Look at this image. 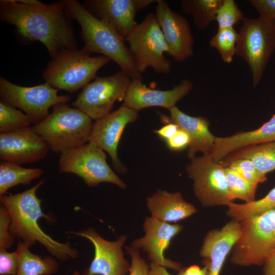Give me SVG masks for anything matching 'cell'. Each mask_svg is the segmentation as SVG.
Wrapping results in <instances>:
<instances>
[{"instance_id":"f546056e","label":"cell","mask_w":275,"mask_h":275,"mask_svg":"<svg viewBox=\"0 0 275 275\" xmlns=\"http://www.w3.org/2000/svg\"><path fill=\"white\" fill-rule=\"evenodd\" d=\"M238 35L234 28L218 29L209 41L210 46L217 50L226 63H231L236 54Z\"/></svg>"},{"instance_id":"cb8c5ba5","label":"cell","mask_w":275,"mask_h":275,"mask_svg":"<svg viewBox=\"0 0 275 275\" xmlns=\"http://www.w3.org/2000/svg\"><path fill=\"white\" fill-rule=\"evenodd\" d=\"M246 159L252 161L262 174L275 170V141L251 146L234 151L219 161L225 167L237 159Z\"/></svg>"},{"instance_id":"2e32d148","label":"cell","mask_w":275,"mask_h":275,"mask_svg":"<svg viewBox=\"0 0 275 275\" xmlns=\"http://www.w3.org/2000/svg\"><path fill=\"white\" fill-rule=\"evenodd\" d=\"M50 150L32 126L0 133V159L18 164L40 161Z\"/></svg>"},{"instance_id":"d6a6232c","label":"cell","mask_w":275,"mask_h":275,"mask_svg":"<svg viewBox=\"0 0 275 275\" xmlns=\"http://www.w3.org/2000/svg\"><path fill=\"white\" fill-rule=\"evenodd\" d=\"M224 167L231 168L246 180L257 185L267 179L266 176L260 173L254 163L248 159H237L229 162Z\"/></svg>"},{"instance_id":"6da1fadb","label":"cell","mask_w":275,"mask_h":275,"mask_svg":"<svg viewBox=\"0 0 275 275\" xmlns=\"http://www.w3.org/2000/svg\"><path fill=\"white\" fill-rule=\"evenodd\" d=\"M0 19L14 25L23 42L43 44L51 59L77 49L65 1L45 4L37 0H1Z\"/></svg>"},{"instance_id":"d6986e66","label":"cell","mask_w":275,"mask_h":275,"mask_svg":"<svg viewBox=\"0 0 275 275\" xmlns=\"http://www.w3.org/2000/svg\"><path fill=\"white\" fill-rule=\"evenodd\" d=\"M142 80H131L124 100L125 105L138 111L152 106L170 109L193 88L192 82L188 79L182 80L170 90L152 89L144 84Z\"/></svg>"},{"instance_id":"7402d4cb","label":"cell","mask_w":275,"mask_h":275,"mask_svg":"<svg viewBox=\"0 0 275 275\" xmlns=\"http://www.w3.org/2000/svg\"><path fill=\"white\" fill-rule=\"evenodd\" d=\"M275 141V114L260 127L228 137H215L210 155L219 162L229 154L242 148Z\"/></svg>"},{"instance_id":"4316f807","label":"cell","mask_w":275,"mask_h":275,"mask_svg":"<svg viewBox=\"0 0 275 275\" xmlns=\"http://www.w3.org/2000/svg\"><path fill=\"white\" fill-rule=\"evenodd\" d=\"M223 0H182V11L192 16L196 27L203 30L215 20L216 13Z\"/></svg>"},{"instance_id":"ba28073f","label":"cell","mask_w":275,"mask_h":275,"mask_svg":"<svg viewBox=\"0 0 275 275\" xmlns=\"http://www.w3.org/2000/svg\"><path fill=\"white\" fill-rule=\"evenodd\" d=\"M139 72L142 74L152 68L156 72L168 74L172 63L164 53L168 48L155 14L149 13L125 39Z\"/></svg>"},{"instance_id":"836d02e7","label":"cell","mask_w":275,"mask_h":275,"mask_svg":"<svg viewBox=\"0 0 275 275\" xmlns=\"http://www.w3.org/2000/svg\"><path fill=\"white\" fill-rule=\"evenodd\" d=\"M11 219L6 208L1 203L0 206V250H7L14 242L10 227Z\"/></svg>"},{"instance_id":"7bdbcfd3","label":"cell","mask_w":275,"mask_h":275,"mask_svg":"<svg viewBox=\"0 0 275 275\" xmlns=\"http://www.w3.org/2000/svg\"><path fill=\"white\" fill-rule=\"evenodd\" d=\"M274 253H275V250L272 253V254L270 255H271L272 254H273Z\"/></svg>"},{"instance_id":"8d00e7d4","label":"cell","mask_w":275,"mask_h":275,"mask_svg":"<svg viewBox=\"0 0 275 275\" xmlns=\"http://www.w3.org/2000/svg\"><path fill=\"white\" fill-rule=\"evenodd\" d=\"M148 275H171L169 273L166 268L151 263L149 265ZM178 275H207L206 266L201 268L197 265H193L187 268H182Z\"/></svg>"},{"instance_id":"603a6c76","label":"cell","mask_w":275,"mask_h":275,"mask_svg":"<svg viewBox=\"0 0 275 275\" xmlns=\"http://www.w3.org/2000/svg\"><path fill=\"white\" fill-rule=\"evenodd\" d=\"M151 216L166 223H176L197 211L196 207L184 200L179 192L169 193L158 189L147 199Z\"/></svg>"},{"instance_id":"44dd1931","label":"cell","mask_w":275,"mask_h":275,"mask_svg":"<svg viewBox=\"0 0 275 275\" xmlns=\"http://www.w3.org/2000/svg\"><path fill=\"white\" fill-rule=\"evenodd\" d=\"M169 110V117L160 114L161 121L165 123H174L188 134L190 138L187 151L188 158L190 159L193 158L198 152H201L203 154H210L214 145L215 136L209 130V123L207 119L187 115L176 106Z\"/></svg>"},{"instance_id":"30bf717a","label":"cell","mask_w":275,"mask_h":275,"mask_svg":"<svg viewBox=\"0 0 275 275\" xmlns=\"http://www.w3.org/2000/svg\"><path fill=\"white\" fill-rule=\"evenodd\" d=\"M59 90L45 82L33 87H23L0 77L1 101L22 110L36 125L49 115L51 107L59 103H66L68 95H59Z\"/></svg>"},{"instance_id":"4dcf8cb0","label":"cell","mask_w":275,"mask_h":275,"mask_svg":"<svg viewBox=\"0 0 275 275\" xmlns=\"http://www.w3.org/2000/svg\"><path fill=\"white\" fill-rule=\"evenodd\" d=\"M29 117L16 107L0 101V132L32 126Z\"/></svg>"},{"instance_id":"f1b7e54d","label":"cell","mask_w":275,"mask_h":275,"mask_svg":"<svg viewBox=\"0 0 275 275\" xmlns=\"http://www.w3.org/2000/svg\"><path fill=\"white\" fill-rule=\"evenodd\" d=\"M227 184L231 198L233 200L239 199L250 203L255 200L257 188L255 185L246 180L239 174L229 167H225Z\"/></svg>"},{"instance_id":"b9f144b4","label":"cell","mask_w":275,"mask_h":275,"mask_svg":"<svg viewBox=\"0 0 275 275\" xmlns=\"http://www.w3.org/2000/svg\"><path fill=\"white\" fill-rule=\"evenodd\" d=\"M72 275H82L81 273H80L77 270H74L73 272H72Z\"/></svg>"},{"instance_id":"3957f363","label":"cell","mask_w":275,"mask_h":275,"mask_svg":"<svg viewBox=\"0 0 275 275\" xmlns=\"http://www.w3.org/2000/svg\"><path fill=\"white\" fill-rule=\"evenodd\" d=\"M72 19L81 27L82 49L91 54L99 53L115 62L132 79H143L125 40L111 26L92 15L76 0H65Z\"/></svg>"},{"instance_id":"4fadbf2b","label":"cell","mask_w":275,"mask_h":275,"mask_svg":"<svg viewBox=\"0 0 275 275\" xmlns=\"http://www.w3.org/2000/svg\"><path fill=\"white\" fill-rule=\"evenodd\" d=\"M68 233L86 238L94 245V258L82 275H126L129 272L131 264L125 258L122 251L126 235L111 241L103 238L93 228Z\"/></svg>"},{"instance_id":"60d3db41","label":"cell","mask_w":275,"mask_h":275,"mask_svg":"<svg viewBox=\"0 0 275 275\" xmlns=\"http://www.w3.org/2000/svg\"><path fill=\"white\" fill-rule=\"evenodd\" d=\"M263 265V275H275V253L270 255Z\"/></svg>"},{"instance_id":"8992f818","label":"cell","mask_w":275,"mask_h":275,"mask_svg":"<svg viewBox=\"0 0 275 275\" xmlns=\"http://www.w3.org/2000/svg\"><path fill=\"white\" fill-rule=\"evenodd\" d=\"M238 34L236 55L250 67L256 87L275 51V19L262 15L245 18Z\"/></svg>"},{"instance_id":"f35d334b","label":"cell","mask_w":275,"mask_h":275,"mask_svg":"<svg viewBox=\"0 0 275 275\" xmlns=\"http://www.w3.org/2000/svg\"><path fill=\"white\" fill-rule=\"evenodd\" d=\"M249 2L260 15L275 19V0H250Z\"/></svg>"},{"instance_id":"5bb4252c","label":"cell","mask_w":275,"mask_h":275,"mask_svg":"<svg viewBox=\"0 0 275 275\" xmlns=\"http://www.w3.org/2000/svg\"><path fill=\"white\" fill-rule=\"evenodd\" d=\"M138 117V111L123 104L118 109L93 123L88 142L106 151L114 168L119 172L125 170L118 156L120 139L126 125L135 121Z\"/></svg>"},{"instance_id":"7c38bea8","label":"cell","mask_w":275,"mask_h":275,"mask_svg":"<svg viewBox=\"0 0 275 275\" xmlns=\"http://www.w3.org/2000/svg\"><path fill=\"white\" fill-rule=\"evenodd\" d=\"M186 168L193 181L195 196L205 207L227 205L233 200L226 179L225 167L214 161L210 154L191 159Z\"/></svg>"},{"instance_id":"1f68e13d","label":"cell","mask_w":275,"mask_h":275,"mask_svg":"<svg viewBox=\"0 0 275 275\" xmlns=\"http://www.w3.org/2000/svg\"><path fill=\"white\" fill-rule=\"evenodd\" d=\"M244 15L234 0H223L218 8L215 20L218 29L234 28L244 19Z\"/></svg>"},{"instance_id":"74e56055","label":"cell","mask_w":275,"mask_h":275,"mask_svg":"<svg viewBox=\"0 0 275 275\" xmlns=\"http://www.w3.org/2000/svg\"><path fill=\"white\" fill-rule=\"evenodd\" d=\"M169 148L173 151H180L189 146L190 138L183 130L179 129L172 138L166 141Z\"/></svg>"},{"instance_id":"484cf974","label":"cell","mask_w":275,"mask_h":275,"mask_svg":"<svg viewBox=\"0 0 275 275\" xmlns=\"http://www.w3.org/2000/svg\"><path fill=\"white\" fill-rule=\"evenodd\" d=\"M44 173L40 168H24L19 164L1 161L0 163V196L19 184H30Z\"/></svg>"},{"instance_id":"ffe728a7","label":"cell","mask_w":275,"mask_h":275,"mask_svg":"<svg viewBox=\"0 0 275 275\" xmlns=\"http://www.w3.org/2000/svg\"><path fill=\"white\" fill-rule=\"evenodd\" d=\"M241 234L240 222L232 220L221 229L208 232L200 254L204 259L207 275H219L226 258Z\"/></svg>"},{"instance_id":"e0dca14e","label":"cell","mask_w":275,"mask_h":275,"mask_svg":"<svg viewBox=\"0 0 275 275\" xmlns=\"http://www.w3.org/2000/svg\"><path fill=\"white\" fill-rule=\"evenodd\" d=\"M157 0H89L84 6L92 15L114 29L125 41L138 24L136 13Z\"/></svg>"},{"instance_id":"52a82bcc","label":"cell","mask_w":275,"mask_h":275,"mask_svg":"<svg viewBox=\"0 0 275 275\" xmlns=\"http://www.w3.org/2000/svg\"><path fill=\"white\" fill-rule=\"evenodd\" d=\"M240 223L241 234L233 248L231 262L241 266L263 265L275 250V210Z\"/></svg>"},{"instance_id":"7a4b0ae2","label":"cell","mask_w":275,"mask_h":275,"mask_svg":"<svg viewBox=\"0 0 275 275\" xmlns=\"http://www.w3.org/2000/svg\"><path fill=\"white\" fill-rule=\"evenodd\" d=\"M44 181L45 178L23 192L0 196L1 203L6 208L11 217L10 232L15 239L32 245L39 242L59 260L75 259L78 256V251L69 242L61 243L53 239L39 226L38 221L41 217L47 221L53 220L43 212L41 200L36 194Z\"/></svg>"},{"instance_id":"d590c367","label":"cell","mask_w":275,"mask_h":275,"mask_svg":"<svg viewBox=\"0 0 275 275\" xmlns=\"http://www.w3.org/2000/svg\"><path fill=\"white\" fill-rule=\"evenodd\" d=\"M126 252L130 256L131 265L129 275H148L149 265L140 256V250L130 246L125 248Z\"/></svg>"},{"instance_id":"d4e9b609","label":"cell","mask_w":275,"mask_h":275,"mask_svg":"<svg viewBox=\"0 0 275 275\" xmlns=\"http://www.w3.org/2000/svg\"><path fill=\"white\" fill-rule=\"evenodd\" d=\"M32 244L19 240L17 250L19 253V267L15 275H53L59 268V263L53 256L43 257L32 253L29 248Z\"/></svg>"},{"instance_id":"e575fe53","label":"cell","mask_w":275,"mask_h":275,"mask_svg":"<svg viewBox=\"0 0 275 275\" xmlns=\"http://www.w3.org/2000/svg\"><path fill=\"white\" fill-rule=\"evenodd\" d=\"M19 263V253L16 249L13 252L0 250V274L15 275Z\"/></svg>"},{"instance_id":"83f0119b","label":"cell","mask_w":275,"mask_h":275,"mask_svg":"<svg viewBox=\"0 0 275 275\" xmlns=\"http://www.w3.org/2000/svg\"><path fill=\"white\" fill-rule=\"evenodd\" d=\"M227 206V216L238 222L269 210H275V187L261 199L244 204L231 202Z\"/></svg>"},{"instance_id":"ab89813d","label":"cell","mask_w":275,"mask_h":275,"mask_svg":"<svg viewBox=\"0 0 275 275\" xmlns=\"http://www.w3.org/2000/svg\"><path fill=\"white\" fill-rule=\"evenodd\" d=\"M179 129L177 125L173 123H167L166 125L154 132L166 141L174 136Z\"/></svg>"},{"instance_id":"ac0fdd59","label":"cell","mask_w":275,"mask_h":275,"mask_svg":"<svg viewBox=\"0 0 275 275\" xmlns=\"http://www.w3.org/2000/svg\"><path fill=\"white\" fill-rule=\"evenodd\" d=\"M143 227L145 235L133 240L130 246L146 253L151 263L180 271L182 269L181 265L166 258L164 252L170 246L172 239L182 230L183 226L170 224L151 216L145 219Z\"/></svg>"},{"instance_id":"277c9868","label":"cell","mask_w":275,"mask_h":275,"mask_svg":"<svg viewBox=\"0 0 275 275\" xmlns=\"http://www.w3.org/2000/svg\"><path fill=\"white\" fill-rule=\"evenodd\" d=\"M92 120L80 109L59 103L52 107V112L45 119L32 128L50 150L61 154L89 142Z\"/></svg>"},{"instance_id":"8fae6325","label":"cell","mask_w":275,"mask_h":275,"mask_svg":"<svg viewBox=\"0 0 275 275\" xmlns=\"http://www.w3.org/2000/svg\"><path fill=\"white\" fill-rule=\"evenodd\" d=\"M132 79L122 70L106 76H96L82 89L72 106L96 120L110 113L116 101L126 97Z\"/></svg>"},{"instance_id":"9a60e30c","label":"cell","mask_w":275,"mask_h":275,"mask_svg":"<svg viewBox=\"0 0 275 275\" xmlns=\"http://www.w3.org/2000/svg\"><path fill=\"white\" fill-rule=\"evenodd\" d=\"M155 12L168 48L167 54L177 62L193 56L194 38L187 20L174 12L164 0H157Z\"/></svg>"},{"instance_id":"9c48e42d","label":"cell","mask_w":275,"mask_h":275,"mask_svg":"<svg viewBox=\"0 0 275 275\" xmlns=\"http://www.w3.org/2000/svg\"><path fill=\"white\" fill-rule=\"evenodd\" d=\"M59 165L60 173L74 174L89 186L106 182L126 187L107 164L104 150L90 142L60 154Z\"/></svg>"},{"instance_id":"5b68a950","label":"cell","mask_w":275,"mask_h":275,"mask_svg":"<svg viewBox=\"0 0 275 275\" xmlns=\"http://www.w3.org/2000/svg\"><path fill=\"white\" fill-rule=\"evenodd\" d=\"M90 54L82 49L65 51L51 59L42 77L53 88L73 93L94 79L97 71L111 61Z\"/></svg>"}]
</instances>
